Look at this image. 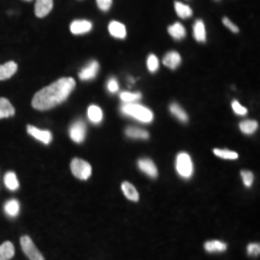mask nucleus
I'll use <instances>...</instances> for the list:
<instances>
[{
    "label": "nucleus",
    "mask_w": 260,
    "mask_h": 260,
    "mask_svg": "<svg viewBox=\"0 0 260 260\" xmlns=\"http://www.w3.org/2000/svg\"><path fill=\"white\" fill-rule=\"evenodd\" d=\"M76 82L73 77H63L45 87L35 94L32 98L31 105L39 111L51 110L59 105L69 98L71 92L75 89Z\"/></svg>",
    "instance_id": "1"
},
{
    "label": "nucleus",
    "mask_w": 260,
    "mask_h": 260,
    "mask_svg": "<svg viewBox=\"0 0 260 260\" xmlns=\"http://www.w3.org/2000/svg\"><path fill=\"white\" fill-rule=\"evenodd\" d=\"M121 111L124 113V115L133 117V118L138 119V121L142 123H151L153 121V112L149 109H147V107L139 105V104H124V105L122 106Z\"/></svg>",
    "instance_id": "2"
},
{
    "label": "nucleus",
    "mask_w": 260,
    "mask_h": 260,
    "mask_svg": "<svg viewBox=\"0 0 260 260\" xmlns=\"http://www.w3.org/2000/svg\"><path fill=\"white\" fill-rule=\"evenodd\" d=\"M70 169L71 172L74 174V176H76L80 180H88L92 175V167H90L89 162H87L86 160H82L80 158H75L73 159L70 164Z\"/></svg>",
    "instance_id": "3"
},
{
    "label": "nucleus",
    "mask_w": 260,
    "mask_h": 260,
    "mask_svg": "<svg viewBox=\"0 0 260 260\" xmlns=\"http://www.w3.org/2000/svg\"><path fill=\"white\" fill-rule=\"evenodd\" d=\"M176 170L183 178H189L193 175V161H191L190 155L186 152H182L177 155Z\"/></svg>",
    "instance_id": "4"
},
{
    "label": "nucleus",
    "mask_w": 260,
    "mask_h": 260,
    "mask_svg": "<svg viewBox=\"0 0 260 260\" xmlns=\"http://www.w3.org/2000/svg\"><path fill=\"white\" fill-rule=\"evenodd\" d=\"M21 247L29 260H45L44 255L41 254L40 251L37 248V246L34 245V242H32V240L29 236L21 237Z\"/></svg>",
    "instance_id": "5"
},
{
    "label": "nucleus",
    "mask_w": 260,
    "mask_h": 260,
    "mask_svg": "<svg viewBox=\"0 0 260 260\" xmlns=\"http://www.w3.org/2000/svg\"><path fill=\"white\" fill-rule=\"evenodd\" d=\"M86 132L87 129H86V124H84V122L76 121L71 124L69 134L73 141L76 142V144H81V142L84 141V138H86Z\"/></svg>",
    "instance_id": "6"
},
{
    "label": "nucleus",
    "mask_w": 260,
    "mask_h": 260,
    "mask_svg": "<svg viewBox=\"0 0 260 260\" xmlns=\"http://www.w3.org/2000/svg\"><path fill=\"white\" fill-rule=\"evenodd\" d=\"M27 130L29 135H31L32 138H35L37 140H39V141H41L42 144L48 145L52 141V134L50 130L39 129L34 125H28Z\"/></svg>",
    "instance_id": "7"
},
{
    "label": "nucleus",
    "mask_w": 260,
    "mask_h": 260,
    "mask_svg": "<svg viewBox=\"0 0 260 260\" xmlns=\"http://www.w3.org/2000/svg\"><path fill=\"white\" fill-rule=\"evenodd\" d=\"M53 9V0H37L35 3V15L39 18H44Z\"/></svg>",
    "instance_id": "8"
},
{
    "label": "nucleus",
    "mask_w": 260,
    "mask_h": 260,
    "mask_svg": "<svg viewBox=\"0 0 260 260\" xmlns=\"http://www.w3.org/2000/svg\"><path fill=\"white\" fill-rule=\"evenodd\" d=\"M139 169L141 171H144L146 175L149 177H153L155 178L158 176V169L154 165V162L148 158H144V159H140L139 160Z\"/></svg>",
    "instance_id": "9"
},
{
    "label": "nucleus",
    "mask_w": 260,
    "mask_h": 260,
    "mask_svg": "<svg viewBox=\"0 0 260 260\" xmlns=\"http://www.w3.org/2000/svg\"><path fill=\"white\" fill-rule=\"evenodd\" d=\"M98 71H99V63H98V61H90L87 67H84L83 69L80 71L79 76L82 81H88L96 76Z\"/></svg>",
    "instance_id": "10"
},
{
    "label": "nucleus",
    "mask_w": 260,
    "mask_h": 260,
    "mask_svg": "<svg viewBox=\"0 0 260 260\" xmlns=\"http://www.w3.org/2000/svg\"><path fill=\"white\" fill-rule=\"evenodd\" d=\"M90 29H92V23H90L89 21H86V19L74 21L73 23L70 24V31L75 35L86 34V32H88Z\"/></svg>",
    "instance_id": "11"
},
{
    "label": "nucleus",
    "mask_w": 260,
    "mask_h": 260,
    "mask_svg": "<svg viewBox=\"0 0 260 260\" xmlns=\"http://www.w3.org/2000/svg\"><path fill=\"white\" fill-rule=\"evenodd\" d=\"M17 73V64L15 61H8V63L0 65V81L9 80Z\"/></svg>",
    "instance_id": "12"
},
{
    "label": "nucleus",
    "mask_w": 260,
    "mask_h": 260,
    "mask_svg": "<svg viewBox=\"0 0 260 260\" xmlns=\"http://www.w3.org/2000/svg\"><path fill=\"white\" fill-rule=\"evenodd\" d=\"M15 107L6 98H0V119L15 116Z\"/></svg>",
    "instance_id": "13"
},
{
    "label": "nucleus",
    "mask_w": 260,
    "mask_h": 260,
    "mask_svg": "<svg viewBox=\"0 0 260 260\" xmlns=\"http://www.w3.org/2000/svg\"><path fill=\"white\" fill-rule=\"evenodd\" d=\"M109 31L112 37H115L116 39H124L126 35V29L125 25L121 23V22L113 21L109 24Z\"/></svg>",
    "instance_id": "14"
},
{
    "label": "nucleus",
    "mask_w": 260,
    "mask_h": 260,
    "mask_svg": "<svg viewBox=\"0 0 260 260\" xmlns=\"http://www.w3.org/2000/svg\"><path fill=\"white\" fill-rule=\"evenodd\" d=\"M162 63L167 65L168 68H170V69H176L178 65L181 64L180 53H177V52H175V51L169 52L167 56L164 57Z\"/></svg>",
    "instance_id": "15"
},
{
    "label": "nucleus",
    "mask_w": 260,
    "mask_h": 260,
    "mask_svg": "<svg viewBox=\"0 0 260 260\" xmlns=\"http://www.w3.org/2000/svg\"><path fill=\"white\" fill-rule=\"evenodd\" d=\"M15 255V246L10 241L0 245V260H10Z\"/></svg>",
    "instance_id": "16"
},
{
    "label": "nucleus",
    "mask_w": 260,
    "mask_h": 260,
    "mask_svg": "<svg viewBox=\"0 0 260 260\" xmlns=\"http://www.w3.org/2000/svg\"><path fill=\"white\" fill-rule=\"evenodd\" d=\"M193 34L197 41L205 42V40H206V29H205V24L201 19L195 22L194 28H193Z\"/></svg>",
    "instance_id": "17"
},
{
    "label": "nucleus",
    "mask_w": 260,
    "mask_h": 260,
    "mask_svg": "<svg viewBox=\"0 0 260 260\" xmlns=\"http://www.w3.org/2000/svg\"><path fill=\"white\" fill-rule=\"evenodd\" d=\"M125 135L128 138L132 139H142L146 140L149 138V134L146 130L140 129V128H135V126H129V128L125 129Z\"/></svg>",
    "instance_id": "18"
},
{
    "label": "nucleus",
    "mask_w": 260,
    "mask_h": 260,
    "mask_svg": "<svg viewBox=\"0 0 260 260\" xmlns=\"http://www.w3.org/2000/svg\"><path fill=\"white\" fill-rule=\"evenodd\" d=\"M87 115H88L89 121L95 123V124L103 121V111L102 109L96 105H90L88 107V111H87Z\"/></svg>",
    "instance_id": "19"
},
{
    "label": "nucleus",
    "mask_w": 260,
    "mask_h": 260,
    "mask_svg": "<svg viewBox=\"0 0 260 260\" xmlns=\"http://www.w3.org/2000/svg\"><path fill=\"white\" fill-rule=\"evenodd\" d=\"M122 190L129 200L139 201V193L138 190H136V188L133 186L132 183H129V182H123Z\"/></svg>",
    "instance_id": "20"
},
{
    "label": "nucleus",
    "mask_w": 260,
    "mask_h": 260,
    "mask_svg": "<svg viewBox=\"0 0 260 260\" xmlns=\"http://www.w3.org/2000/svg\"><path fill=\"white\" fill-rule=\"evenodd\" d=\"M4 183L8 189L10 190H17L19 187V182L17 180V176H16L15 172L9 171L6 172L5 177H4Z\"/></svg>",
    "instance_id": "21"
},
{
    "label": "nucleus",
    "mask_w": 260,
    "mask_h": 260,
    "mask_svg": "<svg viewBox=\"0 0 260 260\" xmlns=\"http://www.w3.org/2000/svg\"><path fill=\"white\" fill-rule=\"evenodd\" d=\"M168 30L169 34L174 39H176V40H180V39H183L186 37V29H184V27L181 23H175L170 25Z\"/></svg>",
    "instance_id": "22"
},
{
    "label": "nucleus",
    "mask_w": 260,
    "mask_h": 260,
    "mask_svg": "<svg viewBox=\"0 0 260 260\" xmlns=\"http://www.w3.org/2000/svg\"><path fill=\"white\" fill-rule=\"evenodd\" d=\"M4 211H5V213L8 214L9 217L18 216V213H19V203L16 199L9 200L8 203L5 204Z\"/></svg>",
    "instance_id": "23"
},
{
    "label": "nucleus",
    "mask_w": 260,
    "mask_h": 260,
    "mask_svg": "<svg viewBox=\"0 0 260 260\" xmlns=\"http://www.w3.org/2000/svg\"><path fill=\"white\" fill-rule=\"evenodd\" d=\"M226 243L222 241H217V240H213V241H207L205 243V249L207 252H224L226 249Z\"/></svg>",
    "instance_id": "24"
},
{
    "label": "nucleus",
    "mask_w": 260,
    "mask_h": 260,
    "mask_svg": "<svg viewBox=\"0 0 260 260\" xmlns=\"http://www.w3.org/2000/svg\"><path fill=\"white\" fill-rule=\"evenodd\" d=\"M175 10H176V14L180 16L181 18H188L193 15V11H191L189 6L180 2L175 3Z\"/></svg>",
    "instance_id": "25"
},
{
    "label": "nucleus",
    "mask_w": 260,
    "mask_h": 260,
    "mask_svg": "<svg viewBox=\"0 0 260 260\" xmlns=\"http://www.w3.org/2000/svg\"><path fill=\"white\" fill-rule=\"evenodd\" d=\"M240 129H241L243 134H253V133L258 129V123L255 121H252V119H247V121L240 123Z\"/></svg>",
    "instance_id": "26"
},
{
    "label": "nucleus",
    "mask_w": 260,
    "mask_h": 260,
    "mask_svg": "<svg viewBox=\"0 0 260 260\" xmlns=\"http://www.w3.org/2000/svg\"><path fill=\"white\" fill-rule=\"evenodd\" d=\"M170 112L175 117H176L177 119H180L181 122H183V123L188 122V115L186 113V111H184V110L182 109L180 105H177V104H171Z\"/></svg>",
    "instance_id": "27"
},
{
    "label": "nucleus",
    "mask_w": 260,
    "mask_h": 260,
    "mask_svg": "<svg viewBox=\"0 0 260 260\" xmlns=\"http://www.w3.org/2000/svg\"><path fill=\"white\" fill-rule=\"evenodd\" d=\"M213 153L217 155V157L223 158V159H237L239 158V154L234 151H229V149H214Z\"/></svg>",
    "instance_id": "28"
},
{
    "label": "nucleus",
    "mask_w": 260,
    "mask_h": 260,
    "mask_svg": "<svg viewBox=\"0 0 260 260\" xmlns=\"http://www.w3.org/2000/svg\"><path fill=\"white\" fill-rule=\"evenodd\" d=\"M121 100L125 104L129 103H135L136 100H139L141 98V93H132V92H122L121 93Z\"/></svg>",
    "instance_id": "29"
},
{
    "label": "nucleus",
    "mask_w": 260,
    "mask_h": 260,
    "mask_svg": "<svg viewBox=\"0 0 260 260\" xmlns=\"http://www.w3.org/2000/svg\"><path fill=\"white\" fill-rule=\"evenodd\" d=\"M147 68H148V70L151 71V73H155V71L158 70L159 60H158V58L154 56V54H151V56H148V58H147Z\"/></svg>",
    "instance_id": "30"
},
{
    "label": "nucleus",
    "mask_w": 260,
    "mask_h": 260,
    "mask_svg": "<svg viewBox=\"0 0 260 260\" xmlns=\"http://www.w3.org/2000/svg\"><path fill=\"white\" fill-rule=\"evenodd\" d=\"M232 107H233L234 112H235L236 115L243 116V115H247V112H248V110H247L245 106H242L241 104L237 102V100H234L233 104H232Z\"/></svg>",
    "instance_id": "31"
},
{
    "label": "nucleus",
    "mask_w": 260,
    "mask_h": 260,
    "mask_svg": "<svg viewBox=\"0 0 260 260\" xmlns=\"http://www.w3.org/2000/svg\"><path fill=\"white\" fill-rule=\"evenodd\" d=\"M241 177L243 180V183H245L246 187H251L253 183V180H254V176L251 171H241Z\"/></svg>",
    "instance_id": "32"
},
{
    "label": "nucleus",
    "mask_w": 260,
    "mask_h": 260,
    "mask_svg": "<svg viewBox=\"0 0 260 260\" xmlns=\"http://www.w3.org/2000/svg\"><path fill=\"white\" fill-rule=\"evenodd\" d=\"M118 82H117L116 79H110L109 82H107V90L111 93L118 92Z\"/></svg>",
    "instance_id": "33"
},
{
    "label": "nucleus",
    "mask_w": 260,
    "mask_h": 260,
    "mask_svg": "<svg viewBox=\"0 0 260 260\" xmlns=\"http://www.w3.org/2000/svg\"><path fill=\"white\" fill-rule=\"evenodd\" d=\"M96 4L99 6L100 10L103 11H107L112 5V0H96Z\"/></svg>",
    "instance_id": "34"
},
{
    "label": "nucleus",
    "mask_w": 260,
    "mask_h": 260,
    "mask_svg": "<svg viewBox=\"0 0 260 260\" xmlns=\"http://www.w3.org/2000/svg\"><path fill=\"white\" fill-rule=\"evenodd\" d=\"M223 24L225 25L226 28H229L230 30H232L233 32H239V27H237L236 24H234L232 21H230L229 18H226V17H224L223 18Z\"/></svg>",
    "instance_id": "35"
},
{
    "label": "nucleus",
    "mask_w": 260,
    "mask_h": 260,
    "mask_svg": "<svg viewBox=\"0 0 260 260\" xmlns=\"http://www.w3.org/2000/svg\"><path fill=\"white\" fill-rule=\"evenodd\" d=\"M247 251H248L249 255H258L260 253V246L258 243H251L248 248H247Z\"/></svg>",
    "instance_id": "36"
},
{
    "label": "nucleus",
    "mask_w": 260,
    "mask_h": 260,
    "mask_svg": "<svg viewBox=\"0 0 260 260\" xmlns=\"http://www.w3.org/2000/svg\"><path fill=\"white\" fill-rule=\"evenodd\" d=\"M25 2H31V0H25Z\"/></svg>",
    "instance_id": "37"
}]
</instances>
